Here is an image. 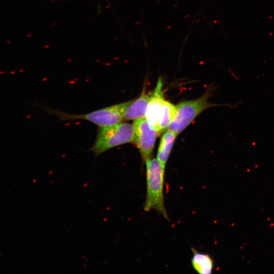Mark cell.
<instances>
[{"label": "cell", "instance_id": "cell-1", "mask_svg": "<svg viewBox=\"0 0 274 274\" xmlns=\"http://www.w3.org/2000/svg\"><path fill=\"white\" fill-rule=\"evenodd\" d=\"M147 192L144 210H155L168 220L164 203V167L157 158L146 161Z\"/></svg>", "mask_w": 274, "mask_h": 274}, {"label": "cell", "instance_id": "cell-2", "mask_svg": "<svg viewBox=\"0 0 274 274\" xmlns=\"http://www.w3.org/2000/svg\"><path fill=\"white\" fill-rule=\"evenodd\" d=\"M133 124L120 122L112 125L99 127L91 151L96 157L106 151L133 141Z\"/></svg>", "mask_w": 274, "mask_h": 274}, {"label": "cell", "instance_id": "cell-3", "mask_svg": "<svg viewBox=\"0 0 274 274\" xmlns=\"http://www.w3.org/2000/svg\"><path fill=\"white\" fill-rule=\"evenodd\" d=\"M133 100V99L84 114H69L51 109L47 111L56 115L60 120H84L100 127L121 122L126 109Z\"/></svg>", "mask_w": 274, "mask_h": 274}, {"label": "cell", "instance_id": "cell-4", "mask_svg": "<svg viewBox=\"0 0 274 274\" xmlns=\"http://www.w3.org/2000/svg\"><path fill=\"white\" fill-rule=\"evenodd\" d=\"M207 91L200 97L181 102L176 106L175 116L168 129L177 134L182 132L201 112L213 105L208 101Z\"/></svg>", "mask_w": 274, "mask_h": 274}, {"label": "cell", "instance_id": "cell-5", "mask_svg": "<svg viewBox=\"0 0 274 274\" xmlns=\"http://www.w3.org/2000/svg\"><path fill=\"white\" fill-rule=\"evenodd\" d=\"M133 125V142L143 160L146 162L151 158L158 132L149 124L145 118L134 120Z\"/></svg>", "mask_w": 274, "mask_h": 274}, {"label": "cell", "instance_id": "cell-6", "mask_svg": "<svg viewBox=\"0 0 274 274\" xmlns=\"http://www.w3.org/2000/svg\"><path fill=\"white\" fill-rule=\"evenodd\" d=\"M161 80L159 79L156 87L152 92L147 108L145 118L149 124L158 132L160 119L162 114L165 99L161 90Z\"/></svg>", "mask_w": 274, "mask_h": 274}, {"label": "cell", "instance_id": "cell-7", "mask_svg": "<svg viewBox=\"0 0 274 274\" xmlns=\"http://www.w3.org/2000/svg\"><path fill=\"white\" fill-rule=\"evenodd\" d=\"M152 93H146L143 91L141 95L132 102L126 109L123 119L126 120H135L145 118L146 112L151 99Z\"/></svg>", "mask_w": 274, "mask_h": 274}, {"label": "cell", "instance_id": "cell-8", "mask_svg": "<svg viewBox=\"0 0 274 274\" xmlns=\"http://www.w3.org/2000/svg\"><path fill=\"white\" fill-rule=\"evenodd\" d=\"M192 257L191 264L193 269L199 274H210L212 272L214 262L208 254L199 252L191 248Z\"/></svg>", "mask_w": 274, "mask_h": 274}, {"label": "cell", "instance_id": "cell-9", "mask_svg": "<svg viewBox=\"0 0 274 274\" xmlns=\"http://www.w3.org/2000/svg\"><path fill=\"white\" fill-rule=\"evenodd\" d=\"M177 135L175 132L167 129L161 137L157 159L164 167H165Z\"/></svg>", "mask_w": 274, "mask_h": 274}]
</instances>
